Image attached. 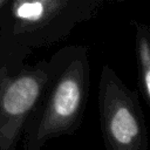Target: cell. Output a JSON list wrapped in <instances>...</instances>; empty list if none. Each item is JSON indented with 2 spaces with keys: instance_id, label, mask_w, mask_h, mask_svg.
Returning <instances> with one entry per match:
<instances>
[{
  "instance_id": "1",
  "label": "cell",
  "mask_w": 150,
  "mask_h": 150,
  "mask_svg": "<svg viewBox=\"0 0 150 150\" xmlns=\"http://www.w3.org/2000/svg\"><path fill=\"white\" fill-rule=\"evenodd\" d=\"M49 77L22 131L23 150H41L52 138L71 135L80 125L89 94L87 48L67 46L49 59Z\"/></svg>"
},
{
  "instance_id": "2",
  "label": "cell",
  "mask_w": 150,
  "mask_h": 150,
  "mask_svg": "<svg viewBox=\"0 0 150 150\" xmlns=\"http://www.w3.org/2000/svg\"><path fill=\"white\" fill-rule=\"evenodd\" d=\"M30 49L0 41V150H15L49 77V60L25 63Z\"/></svg>"
},
{
  "instance_id": "3",
  "label": "cell",
  "mask_w": 150,
  "mask_h": 150,
  "mask_svg": "<svg viewBox=\"0 0 150 150\" xmlns=\"http://www.w3.org/2000/svg\"><path fill=\"white\" fill-rule=\"evenodd\" d=\"M98 111L107 150H148V130L138 96L108 64L101 69Z\"/></svg>"
},
{
  "instance_id": "4",
  "label": "cell",
  "mask_w": 150,
  "mask_h": 150,
  "mask_svg": "<svg viewBox=\"0 0 150 150\" xmlns=\"http://www.w3.org/2000/svg\"><path fill=\"white\" fill-rule=\"evenodd\" d=\"M75 0H8L0 9V41L28 49L62 36Z\"/></svg>"
},
{
  "instance_id": "5",
  "label": "cell",
  "mask_w": 150,
  "mask_h": 150,
  "mask_svg": "<svg viewBox=\"0 0 150 150\" xmlns=\"http://www.w3.org/2000/svg\"><path fill=\"white\" fill-rule=\"evenodd\" d=\"M135 28V50L138 68V84L150 107V27L132 21Z\"/></svg>"
},
{
  "instance_id": "6",
  "label": "cell",
  "mask_w": 150,
  "mask_h": 150,
  "mask_svg": "<svg viewBox=\"0 0 150 150\" xmlns=\"http://www.w3.org/2000/svg\"><path fill=\"white\" fill-rule=\"evenodd\" d=\"M7 1H8V0H0V9H1V8L5 6V4H6Z\"/></svg>"
}]
</instances>
